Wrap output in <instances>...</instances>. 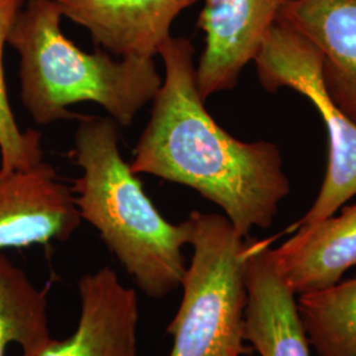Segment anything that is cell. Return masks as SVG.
Instances as JSON below:
<instances>
[{
    "label": "cell",
    "instance_id": "6da1fadb",
    "mask_svg": "<svg viewBox=\"0 0 356 356\" xmlns=\"http://www.w3.org/2000/svg\"><path fill=\"white\" fill-rule=\"evenodd\" d=\"M195 49L172 38L160 48L164 78L129 164L136 175L163 178L197 191L222 209L242 236L272 226L291 193L280 148L242 141L216 123L200 95Z\"/></svg>",
    "mask_w": 356,
    "mask_h": 356
},
{
    "label": "cell",
    "instance_id": "7a4b0ae2",
    "mask_svg": "<svg viewBox=\"0 0 356 356\" xmlns=\"http://www.w3.org/2000/svg\"><path fill=\"white\" fill-rule=\"evenodd\" d=\"M119 124L82 116L72 157L82 169L72 191L82 220L97 229L141 292L163 298L181 286L191 225L170 223L119 151Z\"/></svg>",
    "mask_w": 356,
    "mask_h": 356
},
{
    "label": "cell",
    "instance_id": "3957f363",
    "mask_svg": "<svg viewBox=\"0 0 356 356\" xmlns=\"http://www.w3.org/2000/svg\"><path fill=\"white\" fill-rule=\"evenodd\" d=\"M63 13L53 0H28L8 44L20 57V98L31 118L48 126L81 119L69 107L99 104L119 126L134 123L163 83L154 58L83 51L61 29Z\"/></svg>",
    "mask_w": 356,
    "mask_h": 356
},
{
    "label": "cell",
    "instance_id": "277c9868",
    "mask_svg": "<svg viewBox=\"0 0 356 356\" xmlns=\"http://www.w3.org/2000/svg\"><path fill=\"white\" fill-rule=\"evenodd\" d=\"M188 222L193 254L166 329L173 341L168 356H242L248 242L223 214L193 211Z\"/></svg>",
    "mask_w": 356,
    "mask_h": 356
},
{
    "label": "cell",
    "instance_id": "5b68a950",
    "mask_svg": "<svg viewBox=\"0 0 356 356\" xmlns=\"http://www.w3.org/2000/svg\"><path fill=\"white\" fill-rule=\"evenodd\" d=\"M259 83L268 92L289 89L309 99L329 136V159L316 201L292 227L334 216L356 195V122L327 95L318 49L285 22L277 20L254 60Z\"/></svg>",
    "mask_w": 356,
    "mask_h": 356
},
{
    "label": "cell",
    "instance_id": "8992f818",
    "mask_svg": "<svg viewBox=\"0 0 356 356\" xmlns=\"http://www.w3.org/2000/svg\"><path fill=\"white\" fill-rule=\"evenodd\" d=\"M291 0H204L197 26L204 48L195 65L197 86L204 102L239 83L268 33Z\"/></svg>",
    "mask_w": 356,
    "mask_h": 356
},
{
    "label": "cell",
    "instance_id": "52a82bcc",
    "mask_svg": "<svg viewBox=\"0 0 356 356\" xmlns=\"http://www.w3.org/2000/svg\"><path fill=\"white\" fill-rule=\"evenodd\" d=\"M82 219L72 188L41 161L29 169H0V250L67 241Z\"/></svg>",
    "mask_w": 356,
    "mask_h": 356
},
{
    "label": "cell",
    "instance_id": "ba28073f",
    "mask_svg": "<svg viewBox=\"0 0 356 356\" xmlns=\"http://www.w3.org/2000/svg\"><path fill=\"white\" fill-rule=\"evenodd\" d=\"M81 301L74 332L51 338L20 356H138L139 300L114 269L99 268L78 281Z\"/></svg>",
    "mask_w": 356,
    "mask_h": 356
},
{
    "label": "cell",
    "instance_id": "9c48e42d",
    "mask_svg": "<svg viewBox=\"0 0 356 356\" xmlns=\"http://www.w3.org/2000/svg\"><path fill=\"white\" fill-rule=\"evenodd\" d=\"M115 57L156 58L179 13L198 0H53Z\"/></svg>",
    "mask_w": 356,
    "mask_h": 356
},
{
    "label": "cell",
    "instance_id": "30bf717a",
    "mask_svg": "<svg viewBox=\"0 0 356 356\" xmlns=\"http://www.w3.org/2000/svg\"><path fill=\"white\" fill-rule=\"evenodd\" d=\"M269 242L248 243L244 339L260 356H310L296 294L282 280Z\"/></svg>",
    "mask_w": 356,
    "mask_h": 356
},
{
    "label": "cell",
    "instance_id": "8fae6325",
    "mask_svg": "<svg viewBox=\"0 0 356 356\" xmlns=\"http://www.w3.org/2000/svg\"><path fill=\"white\" fill-rule=\"evenodd\" d=\"M279 19L318 49L327 95L356 122V0H291Z\"/></svg>",
    "mask_w": 356,
    "mask_h": 356
},
{
    "label": "cell",
    "instance_id": "7c38bea8",
    "mask_svg": "<svg viewBox=\"0 0 356 356\" xmlns=\"http://www.w3.org/2000/svg\"><path fill=\"white\" fill-rule=\"evenodd\" d=\"M269 254L296 296L334 286L356 267V204L344 207L339 216L294 229L291 239Z\"/></svg>",
    "mask_w": 356,
    "mask_h": 356
},
{
    "label": "cell",
    "instance_id": "4fadbf2b",
    "mask_svg": "<svg viewBox=\"0 0 356 356\" xmlns=\"http://www.w3.org/2000/svg\"><path fill=\"white\" fill-rule=\"evenodd\" d=\"M48 309V291L0 250V356L13 344L26 353L51 341Z\"/></svg>",
    "mask_w": 356,
    "mask_h": 356
},
{
    "label": "cell",
    "instance_id": "5bb4252c",
    "mask_svg": "<svg viewBox=\"0 0 356 356\" xmlns=\"http://www.w3.org/2000/svg\"><path fill=\"white\" fill-rule=\"evenodd\" d=\"M310 346L319 356H356V276L297 298Z\"/></svg>",
    "mask_w": 356,
    "mask_h": 356
},
{
    "label": "cell",
    "instance_id": "9a60e30c",
    "mask_svg": "<svg viewBox=\"0 0 356 356\" xmlns=\"http://www.w3.org/2000/svg\"><path fill=\"white\" fill-rule=\"evenodd\" d=\"M23 6L24 0H0V169L4 172L29 169L42 161L41 135L33 129L22 131L19 127L4 76V47Z\"/></svg>",
    "mask_w": 356,
    "mask_h": 356
}]
</instances>
